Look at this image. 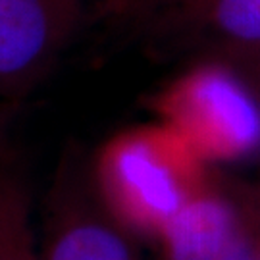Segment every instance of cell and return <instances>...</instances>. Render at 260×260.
<instances>
[{"instance_id":"3957f363","label":"cell","mask_w":260,"mask_h":260,"mask_svg":"<svg viewBox=\"0 0 260 260\" xmlns=\"http://www.w3.org/2000/svg\"><path fill=\"white\" fill-rule=\"evenodd\" d=\"M43 260H141L131 235L104 206L79 160L62 164L48 193Z\"/></svg>"},{"instance_id":"277c9868","label":"cell","mask_w":260,"mask_h":260,"mask_svg":"<svg viewBox=\"0 0 260 260\" xmlns=\"http://www.w3.org/2000/svg\"><path fill=\"white\" fill-rule=\"evenodd\" d=\"M91 0H0V99L21 101L50 72Z\"/></svg>"},{"instance_id":"8992f818","label":"cell","mask_w":260,"mask_h":260,"mask_svg":"<svg viewBox=\"0 0 260 260\" xmlns=\"http://www.w3.org/2000/svg\"><path fill=\"white\" fill-rule=\"evenodd\" d=\"M174 41L230 66L260 91V0H210Z\"/></svg>"},{"instance_id":"52a82bcc","label":"cell","mask_w":260,"mask_h":260,"mask_svg":"<svg viewBox=\"0 0 260 260\" xmlns=\"http://www.w3.org/2000/svg\"><path fill=\"white\" fill-rule=\"evenodd\" d=\"M0 260H43L31 189L14 162L0 164Z\"/></svg>"},{"instance_id":"9c48e42d","label":"cell","mask_w":260,"mask_h":260,"mask_svg":"<svg viewBox=\"0 0 260 260\" xmlns=\"http://www.w3.org/2000/svg\"><path fill=\"white\" fill-rule=\"evenodd\" d=\"M247 199H249V193H247ZM249 206H251V201H249ZM254 254H256V225H254V214L251 208V228L218 260H254Z\"/></svg>"},{"instance_id":"ba28073f","label":"cell","mask_w":260,"mask_h":260,"mask_svg":"<svg viewBox=\"0 0 260 260\" xmlns=\"http://www.w3.org/2000/svg\"><path fill=\"white\" fill-rule=\"evenodd\" d=\"M210 0H94L99 16L150 41H174Z\"/></svg>"},{"instance_id":"5b68a950","label":"cell","mask_w":260,"mask_h":260,"mask_svg":"<svg viewBox=\"0 0 260 260\" xmlns=\"http://www.w3.org/2000/svg\"><path fill=\"white\" fill-rule=\"evenodd\" d=\"M251 228L247 191L230 193L208 181L158 235L162 260H218Z\"/></svg>"},{"instance_id":"7a4b0ae2","label":"cell","mask_w":260,"mask_h":260,"mask_svg":"<svg viewBox=\"0 0 260 260\" xmlns=\"http://www.w3.org/2000/svg\"><path fill=\"white\" fill-rule=\"evenodd\" d=\"M154 110L208 166L260 156V91L230 66L201 60L158 94Z\"/></svg>"},{"instance_id":"6da1fadb","label":"cell","mask_w":260,"mask_h":260,"mask_svg":"<svg viewBox=\"0 0 260 260\" xmlns=\"http://www.w3.org/2000/svg\"><path fill=\"white\" fill-rule=\"evenodd\" d=\"M206 168L177 131L154 123L112 137L91 176L108 212L131 235L158 239L174 214L210 181Z\"/></svg>"},{"instance_id":"30bf717a","label":"cell","mask_w":260,"mask_h":260,"mask_svg":"<svg viewBox=\"0 0 260 260\" xmlns=\"http://www.w3.org/2000/svg\"><path fill=\"white\" fill-rule=\"evenodd\" d=\"M249 193V201H251V208L254 214V225H256V254L254 260H260V191H247Z\"/></svg>"},{"instance_id":"8fae6325","label":"cell","mask_w":260,"mask_h":260,"mask_svg":"<svg viewBox=\"0 0 260 260\" xmlns=\"http://www.w3.org/2000/svg\"><path fill=\"white\" fill-rule=\"evenodd\" d=\"M10 108H12V104H8L6 101H2V99H0V120H2V116H4Z\"/></svg>"}]
</instances>
